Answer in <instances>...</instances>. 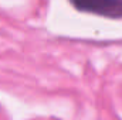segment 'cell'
<instances>
[{"instance_id":"obj_1","label":"cell","mask_w":122,"mask_h":120,"mask_svg":"<svg viewBox=\"0 0 122 120\" xmlns=\"http://www.w3.org/2000/svg\"><path fill=\"white\" fill-rule=\"evenodd\" d=\"M81 13L107 18H122V0H68Z\"/></svg>"}]
</instances>
